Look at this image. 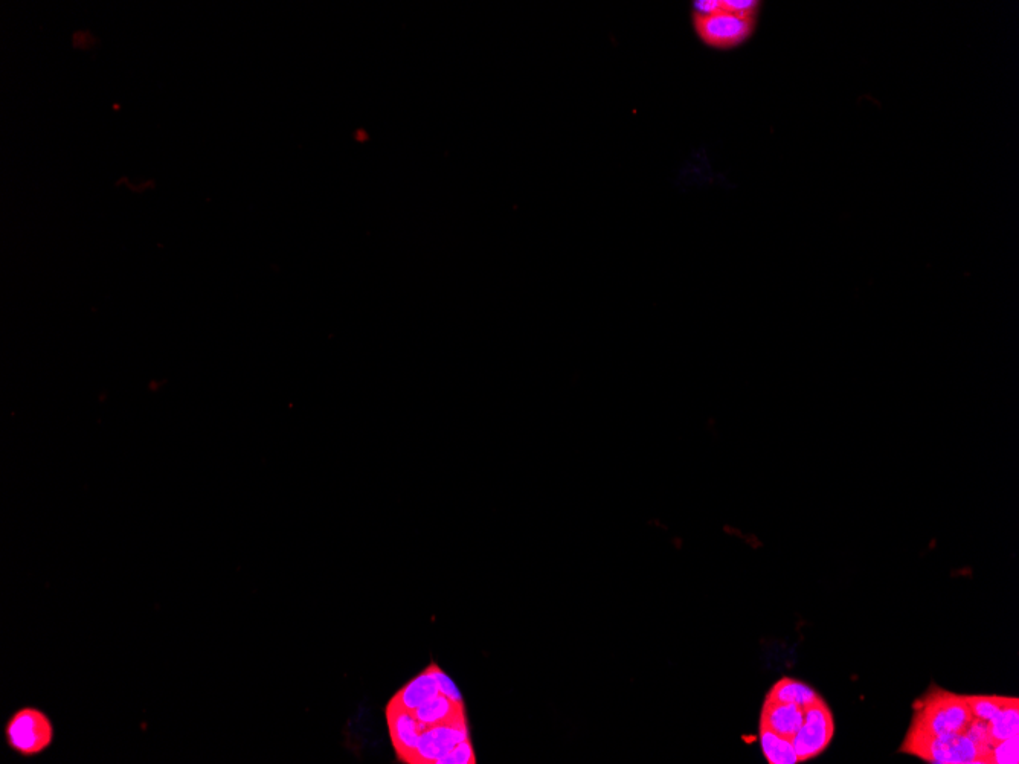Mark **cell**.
<instances>
[{"label":"cell","instance_id":"9a60e30c","mask_svg":"<svg viewBox=\"0 0 1019 764\" xmlns=\"http://www.w3.org/2000/svg\"><path fill=\"white\" fill-rule=\"evenodd\" d=\"M1019 736L997 742L989 755V763L997 764H1018L1019 763Z\"/></svg>","mask_w":1019,"mask_h":764},{"label":"cell","instance_id":"2e32d148","mask_svg":"<svg viewBox=\"0 0 1019 764\" xmlns=\"http://www.w3.org/2000/svg\"><path fill=\"white\" fill-rule=\"evenodd\" d=\"M475 752H473L472 743L469 740H464L460 745L455 746L452 752L446 755L441 760L440 764H475Z\"/></svg>","mask_w":1019,"mask_h":764},{"label":"cell","instance_id":"9c48e42d","mask_svg":"<svg viewBox=\"0 0 1019 764\" xmlns=\"http://www.w3.org/2000/svg\"><path fill=\"white\" fill-rule=\"evenodd\" d=\"M804 708L795 704H783L774 700H765L760 726L771 729L778 736L791 740L803 725Z\"/></svg>","mask_w":1019,"mask_h":764},{"label":"cell","instance_id":"8992f818","mask_svg":"<svg viewBox=\"0 0 1019 764\" xmlns=\"http://www.w3.org/2000/svg\"><path fill=\"white\" fill-rule=\"evenodd\" d=\"M469 739L467 720L431 726L418 739L417 748H415L409 763L440 764L441 760L449 752H452L455 746Z\"/></svg>","mask_w":1019,"mask_h":764},{"label":"cell","instance_id":"30bf717a","mask_svg":"<svg viewBox=\"0 0 1019 764\" xmlns=\"http://www.w3.org/2000/svg\"><path fill=\"white\" fill-rule=\"evenodd\" d=\"M408 711V710H406ZM418 722L423 723L426 728L431 726L446 725V723L461 722L466 720L464 704H458L455 700L449 699L444 694L432 697L431 700L409 711Z\"/></svg>","mask_w":1019,"mask_h":764},{"label":"cell","instance_id":"52a82bcc","mask_svg":"<svg viewBox=\"0 0 1019 764\" xmlns=\"http://www.w3.org/2000/svg\"><path fill=\"white\" fill-rule=\"evenodd\" d=\"M386 719H388L389 736H391V742L396 749L397 757L403 763H409L415 748H417L418 739L425 729L409 711L391 707V705L386 707Z\"/></svg>","mask_w":1019,"mask_h":764},{"label":"cell","instance_id":"4fadbf2b","mask_svg":"<svg viewBox=\"0 0 1019 764\" xmlns=\"http://www.w3.org/2000/svg\"><path fill=\"white\" fill-rule=\"evenodd\" d=\"M989 731L995 742L1019 736V702L1016 697H1009L1006 704L989 722Z\"/></svg>","mask_w":1019,"mask_h":764},{"label":"cell","instance_id":"ba28073f","mask_svg":"<svg viewBox=\"0 0 1019 764\" xmlns=\"http://www.w3.org/2000/svg\"><path fill=\"white\" fill-rule=\"evenodd\" d=\"M438 665L432 664L422 675L409 681L405 687L397 691L396 696L391 699L388 705L402 708V710H414L425 704L432 697L441 694L440 682H438Z\"/></svg>","mask_w":1019,"mask_h":764},{"label":"cell","instance_id":"5b68a950","mask_svg":"<svg viewBox=\"0 0 1019 764\" xmlns=\"http://www.w3.org/2000/svg\"><path fill=\"white\" fill-rule=\"evenodd\" d=\"M835 734V720L823 697L814 704L804 707V720L797 734L792 737L798 761H809L829 748Z\"/></svg>","mask_w":1019,"mask_h":764},{"label":"cell","instance_id":"7c38bea8","mask_svg":"<svg viewBox=\"0 0 1019 764\" xmlns=\"http://www.w3.org/2000/svg\"><path fill=\"white\" fill-rule=\"evenodd\" d=\"M760 746L763 755L771 764H797L800 763L795 754L794 746L789 739L778 736L771 729L760 726Z\"/></svg>","mask_w":1019,"mask_h":764},{"label":"cell","instance_id":"7a4b0ae2","mask_svg":"<svg viewBox=\"0 0 1019 764\" xmlns=\"http://www.w3.org/2000/svg\"><path fill=\"white\" fill-rule=\"evenodd\" d=\"M54 723L45 711L25 707L17 710L5 725V740L20 757L42 755L54 743Z\"/></svg>","mask_w":1019,"mask_h":764},{"label":"cell","instance_id":"5bb4252c","mask_svg":"<svg viewBox=\"0 0 1019 764\" xmlns=\"http://www.w3.org/2000/svg\"><path fill=\"white\" fill-rule=\"evenodd\" d=\"M1009 697L1004 696H966L969 710L975 719L991 722L995 714L1003 708Z\"/></svg>","mask_w":1019,"mask_h":764},{"label":"cell","instance_id":"277c9868","mask_svg":"<svg viewBox=\"0 0 1019 764\" xmlns=\"http://www.w3.org/2000/svg\"><path fill=\"white\" fill-rule=\"evenodd\" d=\"M901 751L937 764L984 763L975 743L966 734L929 737L907 734Z\"/></svg>","mask_w":1019,"mask_h":764},{"label":"cell","instance_id":"8fae6325","mask_svg":"<svg viewBox=\"0 0 1019 764\" xmlns=\"http://www.w3.org/2000/svg\"><path fill=\"white\" fill-rule=\"evenodd\" d=\"M820 694L804 684V682L797 681V679L783 678L771 688L766 699L774 700V702H783V704H795L798 707L804 708L807 705L814 704L815 700L820 699Z\"/></svg>","mask_w":1019,"mask_h":764},{"label":"cell","instance_id":"e0dca14e","mask_svg":"<svg viewBox=\"0 0 1019 764\" xmlns=\"http://www.w3.org/2000/svg\"><path fill=\"white\" fill-rule=\"evenodd\" d=\"M438 682H440L441 694L455 700L458 704H463V696H461L457 685L454 684V681L441 668H438Z\"/></svg>","mask_w":1019,"mask_h":764},{"label":"cell","instance_id":"6da1fadb","mask_svg":"<svg viewBox=\"0 0 1019 764\" xmlns=\"http://www.w3.org/2000/svg\"><path fill=\"white\" fill-rule=\"evenodd\" d=\"M972 719L966 696L933 687L914 705L908 734L929 737L963 734Z\"/></svg>","mask_w":1019,"mask_h":764},{"label":"cell","instance_id":"3957f363","mask_svg":"<svg viewBox=\"0 0 1019 764\" xmlns=\"http://www.w3.org/2000/svg\"><path fill=\"white\" fill-rule=\"evenodd\" d=\"M757 19H746L730 13L717 0L716 10L704 16L693 14V28L704 45L719 51L737 48L753 37Z\"/></svg>","mask_w":1019,"mask_h":764}]
</instances>
